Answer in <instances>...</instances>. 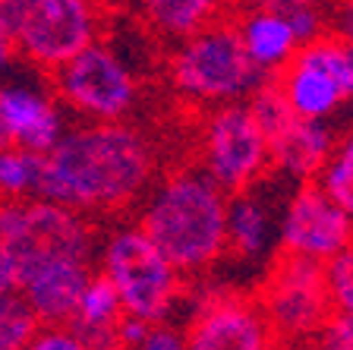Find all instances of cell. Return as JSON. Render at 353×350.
Returning a JSON list of instances; mask_svg holds the SVG:
<instances>
[{
  "label": "cell",
  "mask_w": 353,
  "mask_h": 350,
  "mask_svg": "<svg viewBox=\"0 0 353 350\" xmlns=\"http://www.w3.org/2000/svg\"><path fill=\"white\" fill-rule=\"evenodd\" d=\"M154 152L136 130L114 120L66 133L48 155L35 193L76 212L123 208L148 186Z\"/></svg>",
  "instance_id": "1"
},
{
  "label": "cell",
  "mask_w": 353,
  "mask_h": 350,
  "mask_svg": "<svg viewBox=\"0 0 353 350\" xmlns=\"http://www.w3.org/2000/svg\"><path fill=\"white\" fill-rule=\"evenodd\" d=\"M230 205L205 174H174L154 193L139 227L180 271H202L228 249Z\"/></svg>",
  "instance_id": "2"
},
{
  "label": "cell",
  "mask_w": 353,
  "mask_h": 350,
  "mask_svg": "<svg viewBox=\"0 0 353 350\" xmlns=\"http://www.w3.org/2000/svg\"><path fill=\"white\" fill-rule=\"evenodd\" d=\"M92 233L76 208L38 196L7 199L0 215V287L19 293L38 269L51 262H88Z\"/></svg>",
  "instance_id": "3"
},
{
  "label": "cell",
  "mask_w": 353,
  "mask_h": 350,
  "mask_svg": "<svg viewBox=\"0 0 353 350\" xmlns=\"http://www.w3.org/2000/svg\"><path fill=\"white\" fill-rule=\"evenodd\" d=\"M0 35L7 60L57 70L98 38V16L92 0H0Z\"/></svg>",
  "instance_id": "4"
},
{
  "label": "cell",
  "mask_w": 353,
  "mask_h": 350,
  "mask_svg": "<svg viewBox=\"0 0 353 350\" xmlns=\"http://www.w3.org/2000/svg\"><path fill=\"white\" fill-rule=\"evenodd\" d=\"M170 79L183 95L199 101H234L256 92L265 79V66L252 60L240 29L208 22L174 54Z\"/></svg>",
  "instance_id": "5"
},
{
  "label": "cell",
  "mask_w": 353,
  "mask_h": 350,
  "mask_svg": "<svg viewBox=\"0 0 353 350\" xmlns=\"http://www.w3.org/2000/svg\"><path fill=\"white\" fill-rule=\"evenodd\" d=\"M259 303L278 338L319 335L334 315L328 265L312 255L278 249L265 284L259 287Z\"/></svg>",
  "instance_id": "6"
},
{
  "label": "cell",
  "mask_w": 353,
  "mask_h": 350,
  "mask_svg": "<svg viewBox=\"0 0 353 350\" xmlns=\"http://www.w3.org/2000/svg\"><path fill=\"white\" fill-rule=\"evenodd\" d=\"M104 271L117 284L123 309L130 315L158 322L170 313L176 293H180V275L183 271L170 262L145 231H120L110 237L104 249Z\"/></svg>",
  "instance_id": "7"
},
{
  "label": "cell",
  "mask_w": 353,
  "mask_h": 350,
  "mask_svg": "<svg viewBox=\"0 0 353 350\" xmlns=\"http://www.w3.org/2000/svg\"><path fill=\"white\" fill-rule=\"evenodd\" d=\"M208 177L224 193L240 196L272 164V146L250 104H224L205 124L202 136Z\"/></svg>",
  "instance_id": "8"
},
{
  "label": "cell",
  "mask_w": 353,
  "mask_h": 350,
  "mask_svg": "<svg viewBox=\"0 0 353 350\" xmlns=\"http://www.w3.org/2000/svg\"><path fill=\"white\" fill-rule=\"evenodd\" d=\"M51 73L60 98L95 120H120L136 98L132 73L101 41H92L73 60H66Z\"/></svg>",
  "instance_id": "9"
},
{
  "label": "cell",
  "mask_w": 353,
  "mask_h": 350,
  "mask_svg": "<svg viewBox=\"0 0 353 350\" xmlns=\"http://www.w3.org/2000/svg\"><path fill=\"white\" fill-rule=\"evenodd\" d=\"M183 338L186 350H272L278 335L259 297L218 291L196 307Z\"/></svg>",
  "instance_id": "10"
},
{
  "label": "cell",
  "mask_w": 353,
  "mask_h": 350,
  "mask_svg": "<svg viewBox=\"0 0 353 350\" xmlns=\"http://www.w3.org/2000/svg\"><path fill=\"white\" fill-rule=\"evenodd\" d=\"M350 243H353V215H347L319 186V180L303 183L284 215L281 249L328 262L331 255H338Z\"/></svg>",
  "instance_id": "11"
},
{
  "label": "cell",
  "mask_w": 353,
  "mask_h": 350,
  "mask_svg": "<svg viewBox=\"0 0 353 350\" xmlns=\"http://www.w3.org/2000/svg\"><path fill=\"white\" fill-rule=\"evenodd\" d=\"M92 278L95 275H92L88 262L66 259V262H51L38 269L22 284L19 293L29 300V307L35 309L41 325H73Z\"/></svg>",
  "instance_id": "12"
},
{
  "label": "cell",
  "mask_w": 353,
  "mask_h": 350,
  "mask_svg": "<svg viewBox=\"0 0 353 350\" xmlns=\"http://www.w3.org/2000/svg\"><path fill=\"white\" fill-rule=\"evenodd\" d=\"M0 130H3V146H16L35 155H48L63 139L54 104L19 86L0 95Z\"/></svg>",
  "instance_id": "13"
},
{
  "label": "cell",
  "mask_w": 353,
  "mask_h": 350,
  "mask_svg": "<svg viewBox=\"0 0 353 350\" xmlns=\"http://www.w3.org/2000/svg\"><path fill=\"white\" fill-rule=\"evenodd\" d=\"M268 146H272L274 168L296 177H319V171L334 155L331 133L319 120H309V117H294L278 136L268 139Z\"/></svg>",
  "instance_id": "14"
},
{
  "label": "cell",
  "mask_w": 353,
  "mask_h": 350,
  "mask_svg": "<svg viewBox=\"0 0 353 350\" xmlns=\"http://www.w3.org/2000/svg\"><path fill=\"white\" fill-rule=\"evenodd\" d=\"M272 73L281 79L287 98H290V104H294V110L300 117H309V120H322V117H328L331 110L347 98V88L341 86L334 76L325 73L322 66L303 60L300 54H294L284 66H278V70H272Z\"/></svg>",
  "instance_id": "15"
},
{
  "label": "cell",
  "mask_w": 353,
  "mask_h": 350,
  "mask_svg": "<svg viewBox=\"0 0 353 350\" xmlns=\"http://www.w3.org/2000/svg\"><path fill=\"white\" fill-rule=\"evenodd\" d=\"M243 41L250 48L252 60L265 70H278L287 60L296 54L300 48V38H296L294 26L284 13H274V10H259L250 19L240 22Z\"/></svg>",
  "instance_id": "16"
},
{
  "label": "cell",
  "mask_w": 353,
  "mask_h": 350,
  "mask_svg": "<svg viewBox=\"0 0 353 350\" xmlns=\"http://www.w3.org/2000/svg\"><path fill=\"white\" fill-rule=\"evenodd\" d=\"M126 315L123 309V300L117 293V284L110 281L108 271L92 278L85 297H82V307H79V315L73 319L70 329L76 335H95V331H108V329H117L120 319Z\"/></svg>",
  "instance_id": "17"
},
{
  "label": "cell",
  "mask_w": 353,
  "mask_h": 350,
  "mask_svg": "<svg viewBox=\"0 0 353 350\" xmlns=\"http://www.w3.org/2000/svg\"><path fill=\"white\" fill-rule=\"evenodd\" d=\"M154 29L174 38H190L214 19L218 0H142Z\"/></svg>",
  "instance_id": "18"
},
{
  "label": "cell",
  "mask_w": 353,
  "mask_h": 350,
  "mask_svg": "<svg viewBox=\"0 0 353 350\" xmlns=\"http://www.w3.org/2000/svg\"><path fill=\"white\" fill-rule=\"evenodd\" d=\"M265 237H268L265 208L250 196H236L234 202H230L228 246L240 255H256V253H262Z\"/></svg>",
  "instance_id": "19"
},
{
  "label": "cell",
  "mask_w": 353,
  "mask_h": 350,
  "mask_svg": "<svg viewBox=\"0 0 353 350\" xmlns=\"http://www.w3.org/2000/svg\"><path fill=\"white\" fill-rule=\"evenodd\" d=\"M41 331V319L29 307L22 293H3V315H0V350H29V344Z\"/></svg>",
  "instance_id": "20"
},
{
  "label": "cell",
  "mask_w": 353,
  "mask_h": 350,
  "mask_svg": "<svg viewBox=\"0 0 353 350\" xmlns=\"http://www.w3.org/2000/svg\"><path fill=\"white\" fill-rule=\"evenodd\" d=\"M38 174H41V155L26 152L16 146H3L0 155V186L7 199H22L38 186Z\"/></svg>",
  "instance_id": "21"
},
{
  "label": "cell",
  "mask_w": 353,
  "mask_h": 350,
  "mask_svg": "<svg viewBox=\"0 0 353 350\" xmlns=\"http://www.w3.org/2000/svg\"><path fill=\"white\" fill-rule=\"evenodd\" d=\"M319 186H322L347 215H353V136L344 139L338 152L328 158V164L319 171Z\"/></svg>",
  "instance_id": "22"
},
{
  "label": "cell",
  "mask_w": 353,
  "mask_h": 350,
  "mask_svg": "<svg viewBox=\"0 0 353 350\" xmlns=\"http://www.w3.org/2000/svg\"><path fill=\"white\" fill-rule=\"evenodd\" d=\"M325 265H328V291L334 300V309L353 315V243L341 249L338 255H331Z\"/></svg>",
  "instance_id": "23"
},
{
  "label": "cell",
  "mask_w": 353,
  "mask_h": 350,
  "mask_svg": "<svg viewBox=\"0 0 353 350\" xmlns=\"http://www.w3.org/2000/svg\"><path fill=\"white\" fill-rule=\"evenodd\" d=\"M29 350H92L70 325H44Z\"/></svg>",
  "instance_id": "24"
},
{
  "label": "cell",
  "mask_w": 353,
  "mask_h": 350,
  "mask_svg": "<svg viewBox=\"0 0 353 350\" xmlns=\"http://www.w3.org/2000/svg\"><path fill=\"white\" fill-rule=\"evenodd\" d=\"M319 347L322 350H353V315L338 313L325 322V329L319 331Z\"/></svg>",
  "instance_id": "25"
},
{
  "label": "cell",
  "mask_w": 353,
  "mask_h": 350,
  "mask_svg": "<svg viewBox=\"0 0 353 350\" xmlns=\"http://www.w3.org/2000/svg\"><path fill=\"white\" fill-rule=\"evenodd\" d=\"M287 19H290V26H294L300 44H306V41H312V38L322 35V32H319V13L312 10V3H309V7H296L294 13H287Z\"/></svg>",
  "instance_id": "26"
},
{
  "label": "cell",
  "mask_w": 353,
  "mask_h": 350,
  "mask_svg": "<svg viewBox=\"0 0 353 350\" xmlns=\"http://www.w3.org/2000/svg\"><path fill=\"white\" fill-rule=\"evenodd\" d=\"M139 350H186V338H180L174 329L152 325V331H148V338L142 341Z\"/></svg>",
  "instance_id": "27"
},
{
  "label": "cell",
  "mask_w": 353,
  "mask_h": 350,
  "mask_svg": "<svg viewBox=\"0 0 353 350\" xmlns=\"http://www.w3.org/2000/svg\"><path fill=\"white\" fill-rule=\"evenodd\" d=\"M347 51H350V64H353V38H347ZM350 98H353V82H350Z\"/></svg>",
  "instance_id": "28"
}]
</instances>
